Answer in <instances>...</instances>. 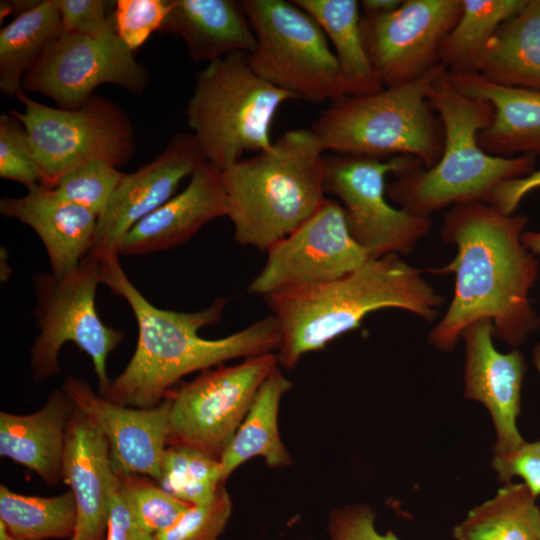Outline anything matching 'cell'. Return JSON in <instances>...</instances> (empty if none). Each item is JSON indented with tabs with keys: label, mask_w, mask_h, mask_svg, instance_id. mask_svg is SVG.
<instances>
[{
	"label": "cell",
	"mask_w": 540,
	"mask_h": 540,
	"mask_svg": "<svg viewBox=\"0 0 540 540\" xmlns=\"http://www.w3.org/2000/svg\"><path fill=\"white\" fill-rule=\"evenodd\" d=\"M326 165L325 192L338 198L352 238L370 258L409 254L430 232V217L393 207L386 198L387 175L418 170L419 159L334 154L326 156Z\"/></svg>",
	"instance_id": "cell-10"
},
{
	"label": "cell",
	"mask_w": 540,
	"mask_h": 540,
	"mask_svg": "<svg viewBox=\"0 0 540 540\" xmlns=\"http://www.w3.org/2000/svg\"><path fill=\"white\" fill-rule=\"evenodd\" d=\"M445 71L439 64L412 82L330 102L311 130L325 152L382 160L412 156L431 168L441 157L444 129L427 94Z\"/></svg>",
	"instance_id": "cell-6"
},
{
	"label": "cell",
	"mask_w": 540,
	"mask_h": 540,
	"mask_svg": "<svg viewBox=\"0 0 540 540\" xmlns=\"http://www.w3.org/2000/svg\"><path fill=\"white\" fill-rule=\"evenodd\" d=\"M105 540H155L137 521L118 490L117 480L110 496Z\"/></svg>",
	"instance_id": "cell-41"
},
{
	"label": "cell",
	"mask_w": 540,
	"mask_h": 540,
	"mask_svg": "<svg viewBox=\"0 0 540 540\" xmlns=\"http://www.w3.org/2000/svg\"><path fill=\"white\" fill-rule=\"evenodd\" d=\"M296 98L258 75L250 54L232 53L206 65L186 106L189 128L206 160L222 171L246 152L271 148L280 106Z\"/></svg>",
	"instance_id": "cell-7"
},
{
	"label": "cell",
	"mask_w": 540,
	"mask_h": 540,
	"mask_svg": "<svg viewBox=\"0 0 540 540\" xmlns=\"http://www.w3.org/2000/svg\"><path fill=\"white\" fill-rule=\"evenodd\" d=\"M0 213L31 227L42 241L52 274L74 271L92 251L98 216L40 186L21 197H3Z\"/></svg>",
	"instance_id": "cell-21"
},
{
	"label": "cell",
	"mask_w": 540,
	"mask_h": 540,
	"mask_svg": "<svg viewBox=\"0 0 540 540\" xmlns=\"http://www.w3.org/2000/svg\"><path fill=\"white\" fill-rule=\"evenodd\" d=\"M115 474L120 494L137 521L153 535L172 526L191 506L166 492L149 477Z\"/></svg>",
	"instance_id": "cell-33"
},
{
	"label": "cell",
	"mask_w": 540,
	"mask_h": 540,
	"mask_svg": "<svg viewBox=\"0 0 540 540\" xmlns=\"http://www.w3.org/2000/svg\"><path fill=\"white\" fill-rule=\"evenodd\" d=\"M462 13V0H402L392 13L361 16L366 54L384 88L412 82L439 65L445 36Z\"/></svg>",
	"instance_id": "cell-15"
},
{
	"label": "cell",
	"mask_w": 540,
	"mask_h": 540,
	"mask_svg": "<svg viewBox=\"0 0 540 540\" xmlns=\"http://www.w3.org/2000/svg\"><path fill=\"white\" fill-rule=\"evenodd\" d=\"M75 410L70 396L53 390L44 405L29 414L0 412V455L25 466L46 484L62 481L68 422Z\"/></svg>",
	"instance_id": "cell-23"
},
{
	"label": "cell",
	"mask_w": 540,
	"mask_h": 540,
	"mask_svg": "<svg viewBox=\"0 0 540 540\" xmlns=\"http://www.w3.org/2000/svg\"><path fill=\"white\" fill-rule=\"evenodd\" d=\"M228 214L222 170L206 161L189 184L122 238L119 255H143L187 242L208 222Z\"/></svg>",
	"instance_id": "cell-20"
},
{
	"label": "cell",
	"mask_w": 540,
	"mask_h": 540,
	"mask_svg": "<svg viewBox=\"0 0 540 540\" xmlns=\"http://www.w3.org/2000/svg\"><path fill=\"white\" fill-rule=\"evenodd\" d=\"M103 84L140 94L148 85V74L117 34L97 39L63 32L25 75L22 90L74 110Z\"/></svg>",
	"instance_id": "cell-13"
},
{
	"label": "cell",
	"mask_w": 540,
	"mask_h": 540,
	"mask_svg": "<svg viewBox=\"0 0 540 540\" xmlns=\"http://www.w3.org/2000/svg\"><path fill=\"white\" fill-rule=\"evenodd\" d=\"M68 540H76V539H74L73 537H71V538H69Z\"/></svg>",
	"instance_id": "cell-47"
},
{
	"label": "cell",
	"mask_w": 540,
	"mask_h": 540,
	"mask_svg": "<svg viewBox=\"0 0 540 540\" xmlns=\"http://www.w3.org/2000/svg\"><path fill=\"white\" fill-rule=\"evenodd\" d=\"M256 36L255 72L296 100L333 102L348 96L340 67L319 23L286 0H242Z\"/></svg>",
	"instance_id": "cell-8"
},
{
	"label": "cell",
	"mask_w": 540,
	"mask_h": 540,
	"mask_svg": "<svg viewBox=\"0 0 540 540\" xmlns=\"http://www.w3.org/2000/svg\"><path fill=\"white\" fill-rule=\"evenodd\" d=\"M100 283V259L91 253L65 276L52 273L33 276L37 299L35 318L40 330L30 351L35 382L59 373V353L64 344L72 342L91 358L99 394L108 389L111 379L106 362L125 333L107 326L98 316L95 296Z\"/></svg>",
	"instance_id": "cell-9"
},
{
	"label": "cell",
	"mask_w": 540,
	"mask_h": 540,
	"mask_svg": "<svg viewBox=\"0 0 540 540\" xmlns=\"http://www.w3.org/2000/svg\"><path fill=\"white\" fill-rule=\"evenodd\" d=\"M447 77L462 94L492 106L493 119L477 136L486 153L499 157L540 155V90L499 85L476 72L447 73Z\"/></svg>",
	"instance_id": "cell-22"
},
{
	"label": "cell",
	"mask_w": 540,
	"mask_h": 540,
	"mask_svg": "<svg viewBox=\"0 0 540 540\" xmlns=\"http://www.w3.org/2000/svg\"><path fill=\"white\" fill-rule=\"evenodd\" d=\"M326 155L311 129H292L270 149L222 171L234 239L267 251L327 200Z\"/></svg>",
	"instance_id": "cell-4"
},
{
	"label": "cell",
	"mask_w": 540,
	"mask_h": 540,
	"mask_svg": "<svg viewBox=\"0 0 540 540\" xmlns=\"http://www.w3.org/2000/svg\"><path fill=\"white\" fill-rule=\"evenodd\" d=\"M292 387L279 366L263 382L244 420L226 447L219 463L222 479L227 478L243 463L263 457L272 468H284L292 458L283 444L278 424L280 402Z\"/></svg>",
	"instance_id": "cell-26"
},
{
	"label": "cell",
	"mask_w": 540,
	"mask_h": 540,
	"mask_svg": "<svg viewBox=\"0 0 540 540\" xmlns=\"http://www.w3.org/2000/svg\"><path fill=\"white\" fill-rule=\"evenodd\" d=\"M522 242L533 255H540V231H524Z\"/></svg>",
	"instance_id": "cell-44"
},
{
	"label": "cell",
	"mask_w": 540,
	"mask_h": 540,
	"mask_svg": "<svg viewBox=\"0 0 540 540\" xmlns=\"http://www.w3.org/2000/svg\"><path fill=\"white\" fill-rule=\"evenodd\" d=\"M533 363L540 376V343H537L533 348Z\"/></svg>",
	"instance_id": "cell-46"
},
{
	"label": "cell",
	"mask_w": 540,
	"mask_h": 540,
	"mask_svg": "<svg viewBox=\"0 0 540 540\" xmlns=\"http://www.w3.org/2000/svg\"><path fill=\"white\" fill-rule=\"evenodd\" d=\"M171 7V0H118L112 15L118 37L132 51L159 31Z\"/></svg>",
	"instance_id": "cell-37"
},
{
	"label": "cell",
	"mask_w": 540,
	"mask_h": 540,
	"mask_svg": "<svg viewBox=\"0 0 540 540\" xmlns=\"http://www.w3.org/2000/svg\"><path fill=\"white\" fill-rule=\"evenodd\" d=\"M73 493L43 497L14 492L0 485V522L26 540L71 538L77 524Z\"/></svg>",
	"instance_id": "cell-31"
},
{
	"label": "cell",
	"mask_w": 540,
	"mask_h": 540,
	"mask_svg": "<svg viewBox=\"0 0 540 540\" xmlns=\"http://www.w3.org/2000/svg\"><path fill=\"white\" fill-rule=\"evenodd\" d=\"M264 299L280 325L277 358L285 368L358 328L371 312L396 308L431 322L444 303L421 271L395 253L370 258L338 279L274 291Z\"/></svg>",
	"instance_id": "cell-3"
},
{
	"label": "cell",
	"mask_w": 540,
	"mask_h": 540,
	"mask_svg": "<svg viewBox=\"0 0 540 540\" xmlns=\"http://www.w3.org/2000/svg\"><path fill=\"white\" fill-rule=\"evenodd\" d=\"M64 33L91 38H105L116 34L112 16H106L107 1L53 0Z\"/></svg>",
	"instance_id": "cell-38"
},
{
	"label": "cell",
	"mask_w": 540,
	"mask_h": 540,
	"mask_svg": "<svg viewBox=\"0 0 540 540\" xmlns=\"http://www.w3.org/2000/svg\"><path fill=\"white\" fill-rule=\"evenodd\" d=\"M116 480L107 438L75 405L66 429L62 459V482L69 486L77 505L74 539H105Z\"/></svg>",
	"instance_id": "cell-19"
},
{
	"label": "cell",
	"mask_w": 540,
	"mask_h": 540,
	"mask_svg": "<svg viewBox=\"0 0 540 540\" xmlns=\"http://www.w3.org/2000/svg\"><path fill=\"white\" fill-rule=\"evenodd\" d=\"M159 32L180 37L196 63L251 54L257 44L243 3L236 0H171Z\"/></svg>",
	"instance_id": "cell-24"
},
{
	"label": "cell",
	"mask_w": 540,
	"mask_h": 540,
	"mask_svg": "<svg viewBox=\"0 0 540 540\" xmlns=\"http://www.w3.org/2000/svg\"><path fill=\"white\" fill-rule=\"evenodd\" d=\"M275 353L207 369L171 391L168 446H185L220 460L258 390L278 367Z\"/></svg>",
	"instance_id": "cell-12"
},
{
	"label": "cell",
	"mask_w": 540,
	"mask_h": 540,
	"mask_svg": "<svg viewBox=\"0 0 540 540\" xmlns=\"http://www.w3.org/2000/svg\"><path fill=\"white\" fill-rule=\"evenodd\" d=\"M402 3V0H362L359 2L362 17L376 18L387 15L395 11Z\"/></svg>",
	"instance_id": "cell-43"
},
{
	"label": "cell",
	"mask_w": 540,
	"mask_h": 540,
	"mask_svg": "<svg viewBox=\"0 0 540 540\" xmlns=\"http://www.w3.org/2000/svg\"><path fill=\"white\" fill-rule=\"evenodd\" d=\"M62 389L104 433L115 473L138 474L159 482L168 446L169 397L150 408L124 406L102 397L86 380L74 376L65 379Z\"/></svg>",
	"instance_id": "cell-17"
},
{
	"label": "cell",
	"mask_w": 540,
	"mask_h": 540,
	"mask_svg": "<svg viewBox=\"0 0 540 540\" xmlns=\"http://www.w3.org/2000/svg\"><path fill=\"white\" fill-rule=\"evenodd\" d=\"M124 174L107 161L90 160L65 172L52 189L60 198L90 210L99 218Z\"/></svg>",
	"instance_id": "cell-34"
},
{
	"label": "cell",
	"mask_w": 540,
	"mask_h": 540,
	"mask_svg": "<svg viewBox=\"0 0 540 540\" xmlns=\"http://www.w3.org/2000/svg\"><path fill=\"white\" fill-rule=\"evenodd\" d=\"M528 0H462V13L443 39L439 63L449 74L477 72L482 53L499 26Z\"/></svg>",
	"instance_id": "cell-30"
},
{
	"label": "cell",
	"mask_w": 540,
	"mask_h": 540,
	"mask_svg": "<svg viewBox=\"0 0 540 540\" xmlns=\"http://www.w3.org/2000/svg\"><path fill=\"white\" fill-rule=\"evenodd\" d=\"M63 27L53 0L39 1L0 30V90L8 96L22 91L25 75L33 68Z\"/></svg>",
	"instance_id": "cell-28"
},
{
	"label": "cell",
	"mask_w": 540,
	"mask_h": 540,
	"mask_svg": "<svg viewBox=\"0 0 540 540\" xmlns=\"http://www.w3.org/2000/svg\"><path fill=\"white\" fill-rule=\"evenodd\" d=\"M527 223L526 215H506L482 201L445 213L442 238L456 246V256L432 271L454 273L455 285L446 313L429 334L431 345L451 351L463 331L483 319L491 320L494 337L512 347L540 327L529 299L539 263L522 242Z\"/></svg>",
	"instance_id": "cell-1"
},
{
	"label": "cell",
	"mask_w": 540,
	"mask_h": 540,
	"mask_svg": "<svg viewBox=\"0 0 540 540\" xmlns=\"http://www.w3.org/2000/svg\"><path fill=\"white\" fill-rule=\"evenodd\" d=\"M476 73L499 85L540 90V0H528L499 26Z\"/></svg>",
	"instance_id": "cell-25"
},
{
	"label": "cell",
	"mask_w": 540,
	"mask_h": 540,
	"mask_svg": "<svg viewBox=\"0 0 540 540\" xmlns=\"http://www.w3.org/2000/svg\"><path fill=\"white\" fill-rule=\"evenodd\" d=\"M428 101L444 129L441 157L431 168L395 176L386 193L400 209L427 216L448 206L485 202L500 183L528 175L537 157H499L478 144V133L493 119L492 106L459 92L443 72L429 87Z\"/></svg>",
	"instance_id": "cell-5"
},
{
	"label": "cell",
	"mask_w": 540,
	"mask_h": 540,
	"mask_svg": "<svg viewBox=\"0 0 540 540\" xmlns=\"http://www.w3.org/2000/svg\"><path fill=\"white\" fill-rule=\"evenodd\" d=\"M492 467L499 482L507 484L519 476L536 498L540 495V441H525L508 455H494Z\"/></svg>",
	"instance_id": "cell-40"
},
{
	"label": "cell",
	"mask_w": 540,
	"mask_h": 540,
	"mask_svg": "<svg viewBox=\"0 0 540 540\" xmlns=\"http://www.w3.org/2000/svg\"><path fill=\"white\" fill-rule=\"evenodd\" d=\"M118 257L114 254L100 260L101 284L129 304L137 322L138 339L130 361L111 380L102 397L129 407H154L190 373L230 359L279 350L282 333L272 314L224 338L200 337L202 327L222 319L225 299L193 312L155 307L129 280Z\"/></svg>",
	"instance_id": "cell-2"
},
{
	"label": "cell",
	"mask_w": 540,
	"mask_h": 540,
	"mask_svg": "<svg viewBox=\"0 0 540 540\" xmlns=\"http://www.w3.org/2000/svg\"><path fill=\"white\" fill-rule=\"evenodd\" d=\"M266 252L265 265L248 287V292L263 296L338 279L370 259L352 238L341 204L329 198L313 216Z\"/></svg>",
	"instance_id": "cell-14"
},
{
	"label": "cell",
	"mask_w": 540,
	"mask_h": 540,
	"mask_svg": "<svg viewBox=\"0 0 540 540\" xmlns=\"http://www.w3.org/2000/svg\"><path fill=\"white\" fill-rule=\"evenodd\" d=\"M455 540H540V507L524 483H507L468 511Z\"/></svg>",
	"instance_id": "cell-29"
},
{
	"label": "cell",
	"mask_w": 540,
	"mask_h": 540,
	"mask_svg": "<svg viewBox=\"0 0 540 540\" xmlns=\"http://www.w3.org/2000/svg\"><path fill=\"white\" fill-rule=\"evenodd\" d=\"M491 320L469 325L462 333L465 341L464 391L468 400L482 403L489 411L496 435L494 455L504 456L525 440L517 428L521 390L526 363L522 352H499L493 344Z\"/></svg>",
	"instance_id": "cell-18"
},
{
	"label": "cell",
	"mask_w": 540,
	"mask_h": 540,
	"mask_svg": "<svg viewBox=\"0 0 540 540\" xmlns=\"http://www.w3.org/2000/svg\"><path fill=\"white\" fill-rule=\"evenodd\" d=\"M0 540H26L12 535L6 527L0 522Z\"/></svg>",
	"instance_id": "cell-45"
},
{
	"label": "cell",
	"mask_w": 540,
	"mask_h": 540,
	"mask_svg": "<svg viewBox=\"0 0 540 540\" xmlns=\"http://www.w3.org/2000/svg\"><path fill=\"white\" fill-rule=\"evenodd\" d=\"M319 23L337 58L348 96L378 92V80L365 51L356 0H293Z\"/></svg>",
	"instance_id": "cell-27"
},
{
	"label": "cell",
	"mask_w": 540,
	"mask_h": 540,
	"mask_svg": "<svg viewBox=\"0 0 540 540\" xmlns=\"http://www.w3.org/2000/svg\"><path fill=\"white\" fill-rule=\"evenodd\" d=\"M373 509L365 503L347 504L332 510L327 531L330 540H399L391 531L381 534Z\"/></svg>",
	"instance_id": "cell-39"
},
{
	"label": "cell",
	"mask_w": 540,
	"mask_h": 540,
	"mask_svg": "<svg viewBox=\"0 0 540 540\" xmlns=\"http://www.w3.org/2000/svg\"><path fill=\"white\" fill-rule=\"evenodd\" d=\"M16 98L24 111L11 110L28 132L45 187L54 188L71 168L104 160L116 167L126 163L135 149L132 123L112 101L93 95L78 109L50 107L22 90Z\"/></svg>",
	"instance_id": "cell-11"
},
{
	"label": "cell",
	"mask_w": 540,
	"mask_h": 540,
	"mask_svg": "<svg viewBox=\"0 0 540 540\" xmlns=\"http://www.w3.org/2000/svg\"><path fill=\"white\" fill-rule=\"evenodd\" d=\"M206 161L195 135L181 132L152 161L125 173L106 211L98 218L90 253L100 260L119 254L124 235L170 200L181 181L191 177Z\"/></svg>",
	"instance_id": "cell-16"
},
{
	"label": "cell",
	"mask_w": 540,
	"mask_h": 540,
	"mask_svg": "<svg viewBox=\"0 0 540 540\" xmlns=\"http://www.w3.org/2000/svg\"><path fill=\"white\" fill-rule=\"evenodd\" d=\"M224 483L219 460L189 447L167 446L158 484L172 496L196 505L211 500Z\"/></svg>",
	"instance_id": "cell-32"
},
{
	"label": "cell",
	"mask_w": 540,
	"mask_h": 540,
	"mask_svg": "<svg viewBox=\"0 0 540 540\" xmlns=\"http://www.w3.org/2000/svg\"><path fill=\"white\" fill-rule=\"evenodd\" d=\"M0 177L23 184L27 191L45 187L28 132L10 113L0 116Z\"/></svg>",
	"instance_id": "cell-35"
},
{
	"label": "cell",
	"mask_w": 540,
	"mask_h": 540,
	"mask_svg": "<svg viewBox=\"0 0 540 540\" xmlns=\"http://www.w3.org/2000/svg\"><path fill=\"white\" fill-rule=\"evenodd\" d=\"M540 189V168L526 176L506 180L496 186L485 203L506 215L514 214L523 198Z\"/></svg>",
	"instance_id": "cell-42"
},
{
	"label": "cell",
	"mask_w": 540,
	"mask_h": 540,
	"mask_svg": "<svg viewBox=\"0 0 540 540\" xmlns=\"http://www.w3.org/2000/svg\"><path fill=\"white\" fill-rule=\"evenodd\" d=\"M232 513V500L224 484L204 503L191 505L169 528L154 535L155 540H219Z\"/></svg>",
	"instance_id": "cell-36"
}]
</instances>
